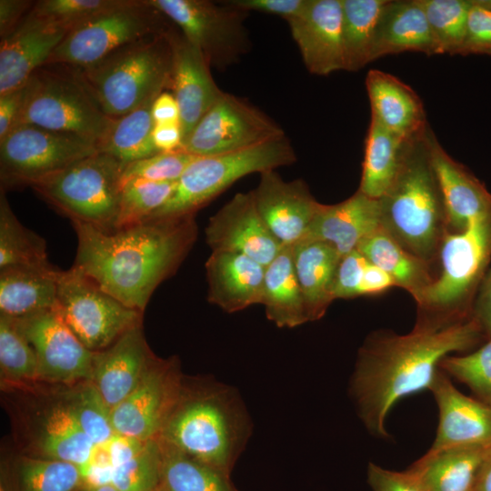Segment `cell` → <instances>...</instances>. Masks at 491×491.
<instances>
[{
    "instance_id": "1",
    "label": "cell",
    "mask_w": 491,
    "mask_h": 491,
    "mask_svg": "<svg viewBox=\"0 0 491 491\" xmlns=\"http://www.w3.org/2000/svg\"><path fill=\"white\" fill-rule=\"evenodd\" d=\"M486 340L473 316L444 319L418 315L407 334L387 330L369 334L358 350L349 387L366 428L373 436L388 437L386 417L396 403L430 390L446 356Z\"/></svg>"
},
{
    "instance_id": "2",
    "label": "cell",
    "mask_w": 491,
    "mask_h": 491,
    "mask_svg": "<svg viewBox=\"0 0 491 491\" xmlns=\"http://www.w3.org/2000/svg\"><path fill=\"white\" fill-rule=\"evenodd\" d=\"M72 225L77 237L73 266L141 313L157 286L179 268L197 237L195 215L147 218L114 228Z\"/></svg>"
},
{
    "instance_id": "3",
    "label": "cell",
    "mask_w": 491,
    "mask_h": 491,
    "mask_svg": "<svg viewBox=\"0 0 491 491\" xmlns=\"http://www.w3.org/2000/svg\"><path fill=\"white\" fill-rule=\"evenodd\" d=\"M249 432V420L235 391L219 383L184 376L156 438L225 474L244 449Z\"/></svg>"
},
{
    "instance_id": "4",
    "label": "cell",
    "mask_w": 491,
    "mask_h": 491,
    "mask_svg": "<svg viewBox=\"0 0 491 491\" xmlns=\"http://www.w3.org/2000/svg\"><path fill=\"white\" fill-rule=\"evenodd\" d=\"M429 125L406 140L396 175L378 198L381 226L405 249L433 266L448 233V216L433 165Z\"/></svg>"
},
{
    "instance_id": "5",
    "label": "cell",
    "mask_w": 491,
    "mask_h": 491,
    "mask_svg": "<svg viewBox=\"0 0 491 491\" xmlns=\"http://www.w3.org/2000/svg\"><path fill=\"white\" fill-rule=\"evenodd\" d=\"M0 387L15 452L79 467L87 464L95 446L75 420L60 385L35 382Z\"/></svg>"
},
{
    "instance_id": "6",
    "label": "cell",
    "mask_w": 491,
    "mask_h": 491,
    "mask_svg": "<svg viewBox=\"0 0 491 491\" xmlns=\"http://www.w3.org/2000/svg\"><path fill=\"white\" fill-rule=\"evenodd\" d=\"M169 29L125 45L91 65L69 68L105 114L113 119L119 118L170 87Z\"/></svg>"
},
{
    "instance_id": "7",
    "label": "cell",
    "mask_w": 491,
    "mask_h": 491,
    "mask_svg": "<svg viewBox=\"0 0 491 491\" xmlns=\"http://www.w3.org/2000/svg\"><path fill=\"white\" fill-rule=\"evenodd\" d=\"M491 262V205L461 231L448 232L432 284L415 300L418 315L456 319L472 316L478 287Z\"/></svg>"
},
{
    "instance_id": "8",
    "label": "cell",
    "mask_w": 491,
    "mask_h": 491,
    "mask_svg": "<svg viewBox=\"0 0 491 491\" xmlns=\"http://www.w3.org/2000/svg\"><path fill=\"white\" fill-rule=\"evenodd\" d=\"M113 121L73 69L45 65L25 84L24 101L14 126L35 125L85 137L97 145Z\"/></svg>"
},
{
    "instance_id": "9",
    "label": "cell",
    "mask_w": 491,
    "mask_h": 491,
    "mask_svg": "<svg viewBox=\"0 0 491 491\" xmlns=\"http://www.w3.org/2000/svg\"><path fill=\"white\" fill-rule=\"evenodd\" d=\"M296 161V151L286 135L236 152L197 156L176 182L169 200L148 218L195 215L242 177Z\"/></svg>"
},
{
    "instance_id": "10",
    "label": "cell",
    "mask_w": 491,
    "mask_h": 491,
    "mask_svg": "<svg viewBox=\"0 0 491 491\" xmlns=\"http://www.w3.org/2000/svg\"><path fill=\"white\" fill-rule=\"evenodd\" d=\"M125 165L97 152L43 178L31 187L71 222L115 225Z\"/></svg>"
},
{
    "instance_id": "11",
    "label": "cell",
    "mask_w": 491,
    "mask_h": 491,
    "mask_svg": "<svg viewBox=\"0 0 491 491\" xmlns=\"http://www.w3.org/2000/svg\"><path fill=\"white\" fill-rule=\"evenodd\" d=\"M166 21L147 0H122L73 26L46 65H91L125 45L166 32L171 27Z\"/></svg>"
},
{
    "instance_id": "12",
    "label": "cell",
    "mask_w": 491,
    "mask_h": 491,
    "mask_svg": "<svg viewBox=\"0 0 491 491\" xmlns=\"http://www.w3.org/2000/svg\"><path fill=\"white\" fill-rule=\"evenodd\" d=\"M55 309L92 352L105 349L142 325L143 318V313L120 302L75 266L59 273Z\"/></svg>"
},
{
    "instance_id": "13",
    "label": "cell",
    "mask_w": 491,
    "mask_h": 491,
    "mask_svg": "<svg viewBox=\"0 0 491 491\" xmlns=\"http://www.w3.org/2000/svg\"><path fill=\"white\" fill-rule=\"evenodd\" d=\"M182 32L211 67L224 70L251 49L248 13L209 0H147Z\"/></svg>"
},
{
    "instance_id": "14",
    "label": "cell",
    "mask_w": 491,
    "mask_h": 491,
    "mask_svg": "<svg viewBox=\"0 0 491 491\" xmlns=\"http://www.w3.org/2000/svg\"><path fill=\"white\" fill-rule=\"evenodd\" d=\"M97 152L96 143L88 138L17 125L0 140V188L31 186Z\"/></svg>"
},
{
    "instance_id": "15",
    "label": "cell",
    "mask_w": 491,
    "mask_h": 491,
    "mask_svg": "<svg viewBox=\"0 0 491 491\" xmlns=\"http://www.w3.org/2000/svg\"><path fill=\"white\" fill-rule=\"evenodd\" d=\"M282 127L246 100L223 92L184 141L182 150L208 156L247 149L284 136Z\"/></svg>"
},
{
    "instance_id": "16",
    "label": "cell",
    "mask_w": 491,
    "mask_h": 491,
    "mask_svg": "<svg viewBox=\"0 0 491 491\" xmlns=\"http://www.w3.org/2000/svg\"><path fill=\"white\" fill-rule=\"evenodd\" d=\"M184 376L175 356L155 355L135 389L111 410L115 432L143 441L156 438L181 390Z\"/></svg>"
},
{
    "instance_id": "17",
    "label": "cell",
    "mask_w": 491,
    "mask_h": 491,
    "mask_svg": "<svg viewBox=\"0 0 491 491\" xmlns=\"http://www.w3.org/2000/svg\"><path fill=\"white\" fill-rule=\"evenodd\" d=\"M14 319L35 352L38 382L69 385L89 380L95 352L82 344L55 307Z\"/></svg>"
},
{
    "instance_id": "18",
    "label": "cell",
    "mask_w": 491,
    "mask_h": 491,
    "mask_svg": "<svg viewBox=\"0 0 491 491\" xmlns=\"http://www.w3.org/2000/svg\"><path fill=\"white\" fill-rule=\"evenodd\" d=\"M259 175L252 194L260 216L282 247L299 243L306 237L322 204L302 179L285 181L276 170Z\"/></svg>"
},
{
    "instance_id": "19",
    "label": "cell",
    "mask_w": 491,
    "mask_h": 491,
    "mask_svg": "<svg viewBox=\"0 0 491 491\" xmlns=\"http://www.w3.org/2000/svg\"><path fill=\"white\" fill-rule=\"evenodd\" d=\"M205 234L212 251L240 253L265 267L282 249L260 216L252 191L235 194L209 218Z\"/></svg>"
},
{
    "instance_id": "20",
    "label": "cell",
    "mask_w": 491,
    "mask_h": 491,
    "mask_svg": "<svg viewBox=\"0 0 491 491\" xmlns=\"http://www.w3.org/2000/svg\"><path fill=\"white\" fill-rule=\"evenodd\" d=\"M438 407V426L426 453L456 447H491V406L462 394L440 368L430 389Z\"/></svg>"
},
{
    "instance_id": "21",
    "label": "cell",
    "mask_w": 491,
    "mask_h": 491,
    "mask_svg": "<svg viewBox=\"0 0 491 491\" xmlns=\"http://www.w3.org/2000/svg\"><path fill=\"white\" fill-rule=\"evenodd\" d=\"M168 39L172 50L169 88L179 107L184 143L224 91L214 81L201 52L179 29L171 26Z\"/></svg>"
},
{
    "instance_id": "22",
    "label": "cell",
    "mask_w": 491,
    "mask_h": 491,
    "mask_svg": "<svg viewBox=\"0 0 491 491\" xmlns=\"http://www.w3.org/2000/svg\"><path fill=\"white\" fill-rule=\"evenodd\" d=\"M342 21V0H309L299 15L286 21L311 74L345 70Z\"/></svg>"
},
{
    "instance_id": "23",
    "label": "cell",
    "mask_w": 491,
    "mask_h": 491,
    "mask_svg": "<svg viewBox=\"0 0 491 491\" xmlns=\"http://www.w3.org/2000/svg\"><path fill=\"white\" fill-rule=\"evenodd\" d=\"M71 28L35 15L31 10L0 45V95L23 86L46 65Z\"/></svg>"
},
{
    "instance_id": "24",
    "label": "cell",
    "mask_w": 491,
    "mask_h": 491,
    "mask_svg": "<svg viewBox=\"0 0 491 491\" xmlns=\"http://www.w3.org/2000/svg\"><path fill=\"white\" fill-rule=\"evenodd\" d=\"M154 356L138 325L95 352L89 380L112 410L135 389Z\"/></svg>"
},
{
    "instance_id": "25",
    "label": "cell",
    "mask_w": 491,
    "mask_h": 491,
    "mask_svg": "<svg viewBox=\"0 0 491 491\" xmlns=\"http://www.w3.org/2000/svg\"><path fill=\"white\" fill-rule=\"evenodd\" d=\"M380 227L378 199L357 190L340 203L322 204L303 240L327 243L343 256Z\"/></svg>"
},
{
    "instance_id": "26",
    "label": "cell",
    "mask_w": 491,
    "mask_h": 491,
    "mask_svg": "<svg viewBox=\"0 0 491 491\" xmlns=\"http://www.w3.org/2000/svg\"><path fill=\"white\" fill-rule=\"evenodd\" d=\"M265 270L243 254L212 251L205 262L208 302L227 313L261 304Z\"/></svg>"
},
{
    "instance_id": "27",
    "label": "cell",
    "mask_w": 491,
    "mask_h": 491,
    "mask_svg": "<svg viewBox=\"0 0 491 491\" xmlns=\"http://www.w3.org/2000/svg\"><path fill=\"white\" fill-rule=\"evenodd\" d=\"M366 87L371 118L392 134L407 140L429 125L420 97L400 79L373 69L366 75Z\"/></svg>"
},
{
    "instance_id": "28",
    "label": "cell",
    "mask_w": 491,
    "mask_h": 491,
    "mask_svg": "<svg viewBox=\"0 0 491 491\" xmlns=\"http://www.w3.org/2000/svg\"><path fill=\"white\" fill-rule=\"evenodd\" d=\"M433 165L448 216V232H458L491 205V193L464 165L450 156L436 135L431 138Z\"/></svg>"
},
{
    "instance_id": "29",
    "label": "cell",
    "mask_w": 491,
    "mask_h": 491,
    "mask_svg": "<svg viewBox=\"0 0 491 491\" xmlns=\"http://www.w3.org/2000/svg\"><path fill=\"white\" fill-rule=\"evenodd\" d=\"M403 52L440 55L417 0H386L376 25L371 62Z\"/></svg>"
},
{
    "instance_id": "30",
    "label": "cell",
    "mask_w": 491,
    "mask_h": 491,
    "mask_svg": "<svg viewBox=\"0 0 491 491\" xmlns=\"http://www.w3.org/2000/svg\"><path fill=\"white\" fill-rule=\"evenodd\" d=\"M295 272L308 321L322 318L334 301L333 287L341 255L327 243L302 240L292 246Z\"/></svg>"
},
{
    "instance_id": "31",
    "label": "cell",
    "mask_w": 491,
    "mask_h": 491,
    "mask_svg": "<svg viewBox=\"0 0 491 491\" xmlns=\"http://www.w3.org/2000/svg\"><path fill=\"white\" fill-rule=\"evenodd\" d=\"M60 271L55 266L0 268V315L19 318L55 308Z\"/></svg>"
},
{
    "instance_id": "32",
    "label": "cell",
    "mask_w": 491,
    "mask_h": 491,
    "mask_svg": "<svg viewBox=\"0 0 491 491\" xmlns=\"http://www.w3.org/2000/svg\"><path fill=\"white\" fill-rule=\"evenodd\" d=\"M490 448L456 447L426 453L407 470L425 491H473Z\"/></svg>"
},
{
    "instance_id": "33",
    "label": "cell",
    "mask_w": 491,
    "mask_h": 491,
    "mask_svg": "<svg viewBox=\"0 0 491 491\" xmlns=\"http://www.w3.org/2000/svg\"><path fill=\"white\" fill-rule=\"evenodd\" d=\"M11 451L1 463L0 486L5 491H79L82 487L78 466Z\"/></svg>"
},
{
    "instance_id": "34",
    "label": "cell",
    "mask_w": 491,
    "mask_h": 491,
    "mask_svg": "<svg viewBox=\"0 0 491 491\" xmlns=\"http://www.w3.org/2000/svg\"><path fill=\"white\" fill-rule=\"evenodd\" d=\"M356 250L386 271L396 286L407 291L415 300L435 279L434 266L409 253L382 226L365 238Z\"/></svg>"
},
{
    "instance_id": "35",
    "label": "cell",
    "mask_w": 491,
    "mask_h": 491,
    "mask_svg": "<svg viewBox=\"0 0 491 491\" xmlns=\"http://www.w3.org/2000/svg\"><path fill=\"white\" fill-rule=\"evenodd\" d=\"M261 305L267 319L278 327L308 322L303 294L295 272L292 246L282 247L265 270Z\"/></svg>"
},
{
    "instance_id": "36",
    "label": "cell",
    "mask_w": 491,
    "mask_h": 491,
    "mask_svg": "<svg viewBox=\"0 0 491 491\" xmlns=\"http://www.w3.org/2000/svg\"><path fill=\"white\" fill-rule=\"evenodd\" d=\"M406 143V139L392 134L371 118L365 143L359 191L375 199L386 192L400 166Z\"/></svg>"
},
{
    "instance_id": "37",
    "label": "cell",
    "mask_w": 491,
    "mask_h": 491,
    "mask_svg": "<svg viewBox=\"0 0 491 491\" xmlns=\"http://www.w3.org/2000/svg\"><path fill=\"white\" fill-rule=\"evenodd\" d=\"M155 98L114 119L97 144L98 152L112 155L124 165L159 153L153 141L152 105Z\"/></svg>"
},
{
    "instance_id": "38",
    "label": "cell",
    "mask_w": 491,
    "mask_h": 491,
    "mask_svg": "<svg viewBox=\"0 0 491 491\" xmlns=\"http://www.w3.org/2000/svg\"><path fill=\"white\" fill-rule=\"evenodd\" d=\"M386 0H342L345 70L371 63L376 25Z\"/></svg>"
},
{
    "instance_id": "39",
    "label": "cell",
    "mask_w": 491,
    "mask_h": 491,
    "mask_svg": "<svg viewBox=\"0 0 491 491\" xmlns=\"http://www.w3.org/2000/svg\"><path fill=\"white\" fill-rule=\"evenodd\" d=\"M14 266H54L45 239L18 220L0 188V268Z\"/></svg>"
},
{
    "instance_id": "40",
    "label": "cell",
    "mask_w": 491,
    "mask_h": 491,
    "mask_svg": "<svg viewBox=\"0 0 491 491\" xmlns=\"http://www.w3.org/2000/svg\"><path fill=\"white\" fill-rule=\"evenodd\" d=\"M159 443L162 450L159 491H231L225 473Z\"/></svg>"
},
{
    "instance_id": "41",
    "label": "cell",
    "mask_w": 491,
    "mask_h": 491,
    "mask_svg": "<svg viewBox=\"0 0 491 491\" xmlns=\"http://www.w3.org/2000/svg\"><path fill=\"white\" fill-rule=\"evenodd\" d=\"M62 396L83 433L94 446H104L115 434L111 409L90 380L60 385Z\"/></svg>"
},
{
    "instance_id": "42",
    "label": "cell",
    "mask_w": 491,
    "mask_h": 491,
    "mask_svg": "<svg viewBox=\"0 0 491 491\" xmlns=\"http://www.w3.org/2000/svg\"><path fill=\"white\" fill-rule=\"evenodd\" d=\"M38 382L35 352L14 318L0 315V386Z\"/></svg>"
},
{
    "instance_id": "43",
    "label": "cell",
    "mask_w": 491,
    "mask_h": 491,
    "mask_svg": "<svg viewBox=\"0 0 491 491\" xmlns=\"http://www.w3.org/2000/svg\"><path fill=\"white\" fill-rule=\"evenodd\" d=\"M424 10L440 55H460L471 0H417Z\"/></svg>"
},
{
    "instance_id": "44",
    "label": "cell",
    "mask_w": 491,
    "mask_h": 491,
    "mask_svg": "<svg viewBox=\"0 0 491 491\" xmlns=\"http://www.w3.org/2000/svg\"><path fill=\"white\" fill-rule=\"evenodd\" d=\"M176 182H154L132 178L121 184L115 227L133 225L150 217L171 197Z\"/></svg>"
},
{
    "instance_id": "45",
    "label": "cell",
    "mask_w": 491,
    "mask_h": 491,
    "mask_svg": "<svg viewBox=\"0 0 491 491\" xmlns=\"http://www.w3.org/2000/svg\"><path fill=\"white\" fill-rule=\"evenodd\" d=\"M439 368L468 386L476 399L491 406V337L471 353L446 356Z\"/></svg>"
},
{
    "instance_id": "46",
    "label": "cell",
    "mask_w": 491,
    "mask_h": 491,
    "mask_svg": "<svg viewBox=\"0 0 491 491\" xmlns=\"http://www.w3.org/2000/svg\"><path fill=\"white\" fill-rule=\"evenodd\" d=\"M162 450L157 438L147 441L143 451L114 467L111 484L118 491H155L161 478Z\"/></svg>"
},
{
    "instance_id": "47",
    "label": "cell",
    "mask_w": 491,
    "mask_h": 491,
    "mask_svg": "<svg viewBox=\"0 0 491 491\" xmlns=\"http://www.w3.org/2000/svg\"><path fill=\"white\" fill-rule=\"evenodd\" d=\"M196 157L182 149L159 152L152 156L125 165L121 184L132 178L154 182H177L185 168Z\"/></svg>"
},
{
    "instance_id": "48",
    "label": "cell",
    "mask_w": 491,
    "mask_h": 491,
    "mask_svg": "<svg viewBox=\"0 0 491 491\" xmlns=\"http://www.w3.org/2000/svg\"><path fill=\"white\" fill-rule=\"evenodd\" d=\"M122 0H40L31 11L45 19L70 28L110 9Z\"/></svg>"
},
{
    "instance_id": "49",
    "label": "cell",
    "mask_w": 491,
    "mask_h": 491,
    "mask_svg": "<svg viewBox=\"0 0 491 491\" xmlns=\"http://www.w3.org/2000/svg\"><path fill=\"white\" fill-rule=\"evenodd\" d=\"M491 55V8L471 0L460 55Z\"/></svg>"
},
{
    "instance_id": "50",
    "label": "cell",
    "mask_w": 491,
    "mask_h": 491,
    "mask_svg": "<svg viewBox=\"0 0 491 491\" xmlns=\"http://www.w3.org/2000/svg\"><path fill=\"white\" fill-rule=\"evenodd\" d=\"M367 265L368 260L357 250L341 257L333 287L334 300L361 296V287Z\"/></svg>"
},
{
    "instance_id": "51",
    "label": "cell",
    "mask_w": 491,
    "mask_h": 491,
    "mask_svg": "<svg viewBox=\"0 0 491 491\" xmlns=\"http://www.w3.org/2000/svg\"><path fill=\"white\" fill-rule=\"evenodd\" d=\"M367 481L372 491H425L408 471H395L369 463Z\"/></svg>"
},
{
    "instance_id": "52",
    "label": "cell",
    "mask_w": 491,
    "mask_h": 491,
    "mask_svg": "<svg viewBox=\"0 0 491 491\" xmlns=\"http://www.w3.org/2000/svg\"><path fill=\"white\" fill-rule=\"evenodd\" d=\"M227 4L246 12L256 11L281 16L286 21L299 15L309 0H228Z\"/></svg>"
},
{
    "instance_id": "53",
    "label": "cell",
    "mask_w": 491,
    "mask_h": 491,
    "mask_svg": "<svg viewBox=\"0 0 491 491\" xmlns=\"http://www.w3.org/2000/svg\"><path fill=\"white\" fill-rule=\"evenodd\" d=\"M113 470L114 466L105 446H95L89 461L80 467L82 486H95L111 483Z\"/></svg>"
},
{
    "instance_id": "54",
    "label": "cell",
    "mask_w": 491,
    "mask_h": 491,
    "mask_svg": "<svg viewBox=\"0 0 491 491\" xmlns=\"http://www.w3.org/2000/svg\"><path fill=\"white\" fill-rule=\"evenodd\" d=\"M146 443L147 441L115 433L105 446L110 461L115 467L140 454Z\"/></svg>"
},
{
    "instance_id": "55",
    "label": "cell",
    "mask_w": 491,
    "mask_h": 491,
    "mask_svg": "<svg viewBox=\"0 0 491 491\" xmlns=\"http://www.w3.org/2000/svg\"><path fill=\"white\" fill-rule=\"evenodd\" d=\"M472 316L478 322L486 339L491 337V266L487 269L476 292Z\"/></svg>"
},
{
    "instance_id": "56",
    "label": "cell",
    "mask_w": 491,
    "mask_h": 491,
    "mask_svg": "<svg viewBox=\"0 0 491 491\" xmlns=\"http://www.w3.org/2000/svg\"><path fill=\"white\" fill-rule=\"evenodd\" d=\"M35 2L29 0H0V36L10 35L32 9Z\"/></svg>"
},
{
    "instance_id": "57",
    "label": "cell",
    "mask_w": 491,
    "mask_h": 491,
    "mask_svg": "<svg viewBox=\"0 0 491 491\" xmlns=\"http://www.w3.org/2000/svg\"><path fill=\"white\" fill-rule=\"evenodd\" d=\"M25 96V85L0 95V140L12 129L21 109Z\"/></svg>"
},
{
    "instance_id": "58",
    "label": "cell",
    "mask_w": 491,
    "mask_h": 491,
    "mask_svg": "<svg viewBox=\"0 0 491 491\" xmlns=\"http://www.w3.org/2000/svg\"><path fill=\"white\" fill-rule=\"evenodd\" d=\"M153 141L158 152L181 150L183 146V133L180 123L155 124Z\"/></svg>"
},
{
    "instance_id": "59",
    "label": "cell",
    "mask_w": 491,
    "mask_h": 491,
    "mask_svg": "<svg viewBox=\"0 0 491 491\" xmlns=\"http://www.w3.org/2000/svg\"><path fill=\"white\" fill-rule=\"evenodd\" d=\"M396 286L393 278L382 268L368 261L361 287L362 296H376Z\"/></svg>"
},
{
    "instance_id": "60",
    "label": "cell",
    "mask_w": 491,
    "mask_h": 491,
    "mask_svg": "<svg viewBox=\"0 0 491 491\" xmlns=\"http://www.w3.org/2000/svg\"><path fill=\"white\" fill-rule=\"evenodd\" d=\"M152 116L155 124L180 123L179 107L172 93L163 91L157 95L152 105Z\"/></svg>"
},
{
    "instance_id": "61",
    "label": "cell",
    "mask_w": 491,
    "mask_h": 491,
    "mask_svg": "<svg viewBox=\"0 0 491 491\" xmlns=\"http://www.w3.org/2000/svg\"><path fill=\"white\" fill-rule=\"evenodd\" d=\"M473 491H491V448L480 467Z\"/></svg>"
},
{
    "instance_id": "62",
    "label": "cell",
    "mask_w": 491,
    "mask_h": 491,
    "mask_svg": "<svg viewBox=\"0 0 491 491\" xmlns=\"http://www.w3.org/2000/svg\"><path fill=\"white\" fill-rule=\"evenodd\" d=\"M79 491H118L111 483L95 486H82Z\"/></svg>"
},
{
    "instance_id": "63",
    "label": "cell",
    "mask_w": 491,
    "mask_h": 491,
    "mask_svg": "<svg viewBox=\"0 0 491 491\" xmlns=\"http://www.w3.org/2000/svg\"><path fill=\"white\" fill-rule=\"evenodd\" d=\"M0 491H5L2 486H0Z\"/></svg>"
},
{
    "instance_id": "64",
    "label": "cell",
    "mask_w": 491,
    "mask_h": 491,
    "mask_svg": "<svg viewBox=\"0 0 491 491\" xmlns=\"http://www.w3.org/2000/svg\"><path fill=\"white\" fill-rule=\"evenodd\" d=\"M155 491H159L158 488Z\"/></svg>"
}]
</instances>
